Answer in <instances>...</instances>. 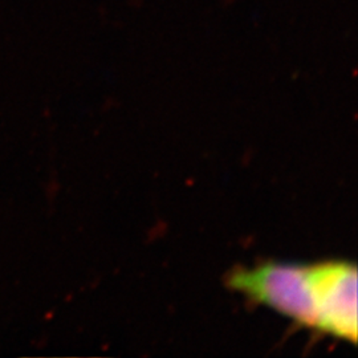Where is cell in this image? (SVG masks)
Here are the masks:
<instances>
[{
    "mask_svg": "<svg viewBox=\"0 0 358 358\" xmlns=\"http://www.w3.org/2000/svg\"><path fill=\"white\" fill-rule=\"evenodd\" d=\"M227 284L303 327L357 341V268L349 262L264 263L234 271Z\"/></svg>",
    "mask_w": 358,
    "mask_h": 358,
    "instance_id": "obj_1",
    "label": "cell"
}]
</instances>
